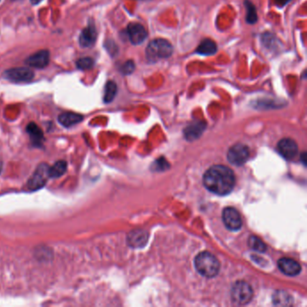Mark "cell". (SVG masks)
Masks as SVG:
<instances>
[{"label": "cell", "instance_id": "1", "mask_svg": "<svg viewBox=\"0 0 307 307\" xmlns=\"http://www.w3.org/2000/svg\"><path fill=\"white\" fill-rule=\"evenodd\" d=\"M203 182L210 192L224 196L234 189L235 177L233 170L226 166L215 165L205 171Z\"/></svg>", "mask_w": 307, "mask_h": 307}, {"label": "cell", "instance_id": "2", "mask_svg": "<svg viewBox=\"0 0 307 307\" xmlns=\"http://www.w3.org/2000/svg\"><path fill=\"white\" fill-rule=\"evenodd\" d=\"M195 267L198 273L205 278H214L219 273L220 262L218 259L209 252H203L195 259Z\"/></svg>", "mask_w": 307, "mask_h": 307}, {"label": "cell", "instance_id": "3", "mask_svg": "<svg viewBox=\"0 0 307 307\" xmlns=\"http://www.w3.org/2000/svg\"><path fill=\"white\" fill-rule=\"evenodd\" d=\"M173 53V46L165 39H154L148 44L145 51L146 58L150 63H154L161 59H167Z\"/></svg>", "mask_w": 307, "mask_h": 307}, {"label": "cell", "instance_id": "4", "mask_svg": "<svg viewBox=\"0 0 307 307\" xmlns=\"http://www.w3.org/2000/svg\"><path fill=\"white\" fill-rule=\"evenodd\" d=\"M232 299L238 304H246L253 299V290L252 286L244 281H237L231 291Z\"/></svg>", "mask_w": 307, "mask_h": 307}, {"label": "cell", "instance_id": "5", "mask_svg": "<svg viewBox=\"0 0 307 307\" xmlns=\"http://www.w3.org/2000/svg\"><path fill=\"white\" fill-rule=\"evenodd\" d=\"M249 148L241 143H238L231 147L227 154L228 161H230L232 164L236 166L244 164L245 162L249 160Z\"/></svg>", "mask_w": 307, "mask_h": 307}, {"label": "cell", "instance_id": "6", "mask_svg": "<svg viewBox=\"0 0 307 307\" xmlns=\"http://www.w3.org/2000/svg\"><path fill=\"white\" fill-rule=\"evenodd\" d=\"M49 168H50V167L47 164H44H44H41L36 168L34 174L32 176V178L29 179V181L27 183V187H28L30 190H37V189H40L44 186H45L48 179H50Z\"/></svg>", "mask_w": 307, "mask_h": 307}, {"label": "cell", "instance_id": "7", "mask_svg": "<svg viewBox=\"0 0 307 307\" xmlns=\"http://www.w3.org/2000/svg\"><path fill=\"white\" fill-rule=\"evenodd\" d=\"M5 79L12 82H28L33 80L34 77V74L32 70L29 68H14L10 70H6L3 74Z\"/></svg>", "mask_w": 307, "mask_h": 307}, {"label": "cell", "instance_id": "8", "mask_svg": "<svg viewBox=\"0 0 307 307\" xmlns=\"http://www.w3.org/2000/svg\"><path fill=\"white\" fill-rule=\"evenodd\" d=\"M223 221L227 229L231 231H239L242 226L241 216L234 207H226L223 210Z\"/></svg>", "mask_w": 307, "mask_h": 307}, {"label": "cell", "instance_id": "9", "mask_svg": "<svg viewBox=\"0 0 307 307\" xmlns=\"http://www.w3.org/2000/svg\"><path fill=\"white\" fill-rule=\"evenodd\" d=\"M127 34H128L129 40L133 45L143 44L148 36V33L144 26L138 23H131L127 26Z\"/></svg>", "mask_w": 307, "mask_h": 307}, {"label": "cell", "instance_id": "10", "mask_svg": "<svg viewBox=\"0 0 307 307\" xmlns=\"http://www.w3.org/2000/svg\"><path fill=\"white\" fill-rule=\"evenodd\" d=\"M278 150L282 157L292 160L298 152V146L294 140L285 138L278 143Z\"/></svg>", "mask_w": 307, "mask_h": 307}, {"label": "cell", "instance_id": "11", "mask_svg": "<svg viewBox=\"0 0 307 307\" xmlns=\"http://www.w3.org/2000/svg\"><path fill=\"white\" fill-rule=\"evenodd\" d=\"M50 63V52L47 50H42L37 51L33 55L26 59V63L27 66L44 69Z\"/></svg>", "mask_w": 307, "mask_h": 307}, {"label": "cell", "instance_id": "12", "mask_svg": "<svg viewBox=\"0 0 307 307\" xmlns=\"http://www.w3.org/2000/svg\"><path fill=\"white\" fill-rule=\"evenodd\" d=\"M278 266L282 273H284L289 277H294L301 272L300 264L296 260L289 259V258L280 259L278 260Z\"/></svg>", "mask_w": 307, "mask_h": 307}, {"label": "cell", "instance_id": "13", "mask_svg": "<svg viewBox=\"0 0 307 307\" xmlns=\"http://www.w3.org/2000/svg\"><path fill=\"white\" fill-rule=\"evenodd\" d=\"M97 30L92 23H90L88 26L82 30L81 35H80V44L81 47L89 48L95 44L97 41Z\"/></svg>", "mask_w": 307, "mask_h": 307}, {"label": "cell", "instance_id": "14", "mask_svg": "<svg viewBox=\"0 0 307 307\" xmlns=\"http://www.w3.org/2000/svg\"><path fill=\"white\" fill-rule=\"evenodd\" d=\"M149 235L145 231L135 230L127 236V242L132 248H141L146 244Z\"/></svg>", "mask_w": 307, "mask_h": 307}, {"label": "cell", "instance_id": "15", "mask_svg": "<svg viewBox=\"0 0 307 307\" xmlns=\"http://www.w3.org/2000/svg\"><path fill=\"white\" fill-rule=\"evenodd\" d=\"M59 123L61 125L69 128L70 126L77 125L83 120V116L80 113H72V112H67L60 114L58 117Z\"/></svg>", "mask_w": 307, "mask_h": 307}, {"label": "cell", "instance_id": "16", "mask_svg": "<svg viewBox=\"0 0 307 307\" xmlns=\"http://www.w3.org/2000/svg\"><path fill=\"white\" fill-rule=\"evenodd\" d=\"M26 131L29 135L32 143H34L36 146H39L43 143L44 139V132L38 125H35L34 123H30L26 127Z\"/></svg>", "mask_w": 307, "mask_h": 307}, {"label": "cell", "instance_id": "17", "mask_svg": "<svg viewBox=\"0 0 307 307\" xmlns=\"http://www.w3.org/2000/svg\"><path fill=\"white\" fill-rule=\"evenodd\" d=\"M197 53L203 55V56H211L216 53L217 51V45L214 41L211 39H205L202 41L200 44L198 45L197 49Z\"/></svg>", "mask_w": 307, "mask_h": 307}, {"label": "cell", "instance_id": "18", "mask_svg": "<svg viewBox=\"0 0 307 307\" xmlns=\"http://www.w3.org/2000/svg\"><path fill=\"white\" fill-rule=\"evenodd\" d=\"M205 128V123L197 122V123H193L192 125L187 126L184 132H185V136L187 140H195L201 136V133Z\"/></svg>", "mask_w": 307, "mask_h": 307}, {"label": "cell", "instance_id": "19", "mask_svg": "<svg viewBox=\"0 0 307 307\" xmlns=\"http://www.w3.org/2000/svg\"><path fill=\"white\" fill-rule=\"evenodd\" d=\"M68 164L65 161H59L49 168V176L52 179L60 178L66 172Z\"/></svg>", "mask_w": 307, "mask_h": 307}, {"label": "cell", "instance_id": "20", "mask_svg": "<svg viewBox=\"0 0 307 307\" xmlns=\"http://www.w3.org/2000/svg\"><path fill=\"white\" fill-rule=\"evenodd\" d=\"M245 8H246V21L248 24L251 25H254L255 23L258 21V14H257V9L255 8V6L249 1V0H246L245 1Z\"/></svg>", "mask_w": 307, "mask_h": 307}, {"label": "cell", "instance_id": "21", "mask_svg": "<svg viewBox=\"0 0 307 307\" xmlns=\"http://www.w3.org/2000/svg\"><path fill=\"white\" fill-rule=\"evenodd\" d=\"M117 93V85L113 81H108L105 87L104 93V101L105 103H110L113 101Z\"/></svg>", "mask_w": 307, "mask_h": 307}, {"label": "cell", "instance_id": "22", "mask_svg": "<svg viewBox=\"0 0 307 307\" xmlns=\"http://www.w3.org/2000/svg\"><path fill=\"white\" fill-rule=\"evenodd\" d=\"M249 246L252 249L256 252H260V253H264L266 251L265 243L260 240V238L256 237V236H251L249 238Z\"/></svg>", "mask_w": 307, "mask_h": 307}, {"label": "cell", "instance_id": "23", "mask_svg": "<svg viewBox=\"0 0 307 307\" xmlns=\"http://www.w3.org/2000/svg\"><path fill=\"white\" fill-rule=\"evenodd\" d=\"M77 68L80 70H87L92 69L95 65V62L92 58L89 57H85V58L79 59L77 63Z\"/></svg>", "mask_w": 307, "mask_h": 307}, {"label": "cell", "instance_id": "24", "mask_svg": "<svg viewBox=\"0 0 307 307\" xmlns=\"http://www.w3.org/2000/svg\"><path fill=\"white\" fill-rule=\"evenodd\" d=\"M135 69H136L135 63L132 61H127L121 66L120 71L124 75H130L133 72Z\"/></svg>", "mask_w": 307, "mask_h": 307}, {"label": "cell", "instance_id": "25", "mask_svg": "<svg viewBox=\"0 0 307 307\" xmlns=\"http://www.w3.org/2000/svg\"><path fill=\"white\" fill-rule=\"evenodd\" d=\"M110 44L108 43H106V47L107 49V51L108 52H110L111 54H112V52L113 53H117V46L116 45V44L112 42V41H109Z\"/></svg>", "mask_w": 307, "mask_h": 307}, {"label": "cell", "instance_id": "26", "mask_svg": "<svg viewBox=\"0 0 307 307\" xmlns=\"http://www.w3.org/2000/svg\"><path fill=\"white\" fill-rule=\"evenodd\" d=\"M292 0H275V4L279 8H284L285 6L289 4Z\"/></svg>", "mask_w": 307, "mask_h": 307}, {"label": "cell", "instance_id": "27", "mask_svg": "<svg viewBox=\"0 0 307 307\" xmlns=\"http://www.w3.org/2000/svg\"><path fill=\"white\" fill-rule=\"evenodd\" d=\"M30 1H31V3L33 5H38L40 4L43 0H30Z\"/></svg>", "mask_w": 307, "mask_h": 307}, {"label": "cell", "instance_id": "28", "mask_svg": "<svg viewBox=\"0 0 307 307\" xmlns=\"http://www.w3.org/2000/svg\"><path fill=\"white\" fill-rule=\"evenodd\" d=\"M2 171V162L0 161V173Z\"/></svg>", "mask_w": 307, "mask_h": 307}]
</instances>
